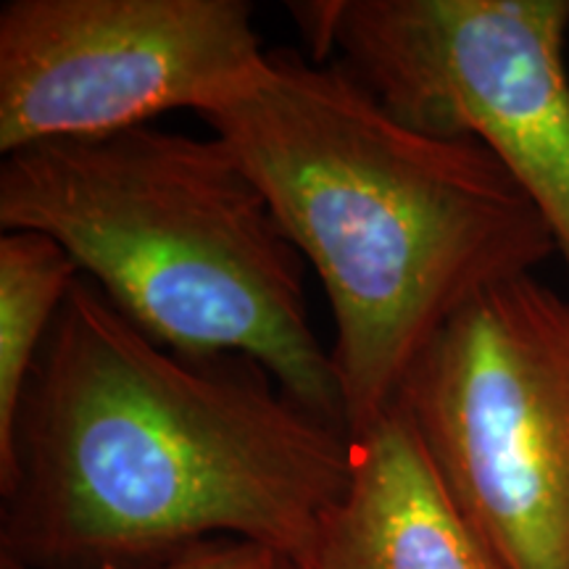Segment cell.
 I'll list each match as a JSON object with an SVG mask.
<instances>
[{
  "instance_id": "obj_8",
  "label": "cell",
  "mask_w": 569,
  "mask_h": 569,
  "mask_svg": "<svg viewBox=\"0 0 569 569\" xmlns=\"http://www.w3.org/2000/svg\"><path fill=\"white\" fill-rule=\"evenodd\" d=\"M80 277L59 240L34 230L0 234V451L11 443L34 359Z\"/></svg>"
},
{
  "instance_id": "obj_7",
  "label": "cell",
  "mask_w": 569,
  "mask_h": 569,
  "mask_svg": "<svg viewBox=\"0 0 569 569\" xmlns=\"http://www.w3.org/2000/svg\"><path fill=\"white\" fill-rule=\"evenodd\" d=\"M351 438V480L296 569H507L448 493L398 403Z\"/></svg>"
},
{
  "instance_id": "obj_1",
  "label": "cell",
  "mask_w": 569,
  "mask_h": 569,
  "mask_svg": "<svg viewBox=\"0 0 569 569\" xmlns=\"http://www.w3.org/2000/svg\"><path fill=\"white\" fill-rule=\"evenodd\" d=\"M351 461V432L259 361L161 346L80 277L0 451V561L119 569L209 538L296 561Z\"/></svg>"
},
{
  "instance_id": "obj_9",
  "label": "cell",
  "mask_w": 569,
  "mask_h": 569,
  "mask_svg": "<svg viewBox=\"0 0 569 569\" xmlns=\"http://www.w3.org/2000/svg\"><path fill=\"white\" fill-rule=\"evenodd\" d=\"M0 569H24L0 561ZM119 569H296V561L269 546L240 538H209L169 557Z\"/></svg>"
},
{
  "instance_id": "obj_5",
  "label": "cell",
  "mask_w": 569,
  "mask_h": 569,
  "mask_svg": "<svg viewBox=\"0 0 569 569\" xmlns=\"http://www.w3.org/2000/svg\"><path fill=\"white\" fill-rule=\"evenodd\" d=\"M338 61L411 127L480 142L546 219L569 269V0H301Z\"/></svg>"
},
{
  "instance_id": "obj_3",
  "label": "cell",
  "mask_w": 569,
  "mask_h": 569,
  "mask_svg": "<svg viewBox=\"0 0 569 569\" xmlns=\"http://www.w3.org/2000/svg\"><path fill=\"white\" fill-rule=\"evenodd\" d=\"M0 227L59 240L161 346L248 356L301 407L346 427L332 353L309 317L303 256L219 134L146 124L6 153Z\"/></svg>"
},
{
  "instance_id": "obj_2",
  "label": "cell",
  "mask_w": 569,
  "mask_h": 569,
  "mask_svg": "<svg viewBox=\"0 0 569 569\" xmlns=\"http://www.w3.org/2000/svg\"><path fill=\"white\" fill-rule=\"evenodd\" d=\"M322 282L348 432L393 407L443 327L557 253L480 142L411 127L338 61L272 51L251 92L203 113Z\"/></svg>"
},
{
  "instance_id": "obj_4",
  "label": "cell",
  "mask_w": 569,
  "mask_h": 569,
  "mask_svg": "<svg viewBox=\"0 0 569 569\" xmlns=\"http://www.w3.org/2000/svg\"><path fill=\"white\" fill-rule=\"evenodd\" d=\"M398 407L507 569H569V298L536 272L469 301Z\"/></svg>"
},
{
  "instance_id": "obj_6",
  "label": "cell",
  "mask_w": 569,
  "mask_h": 569,
  "mask_svg": "<svg viewBox=\"0 0 569 569\" xmlns=\"http://www.w3.org/2000/svg\"><path fill=\"white\" fill-rule=\"evenodd\" d=\"M248 0H6L0 156L198 117L267 77Z\"/></svg>"
}]
</instances>
